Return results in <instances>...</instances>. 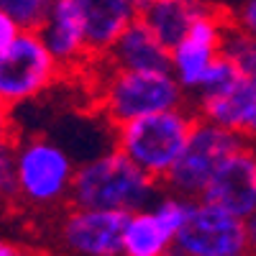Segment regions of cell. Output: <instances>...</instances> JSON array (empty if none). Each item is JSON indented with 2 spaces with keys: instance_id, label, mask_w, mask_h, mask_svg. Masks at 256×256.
Here are the masks:
<instances>
[{
  "instance_id": "2",
  "label": "cell",
  "mask_w": 256,
  "mask_h": 256,
  "mask_svg": "<svg viewBox=\"0 0 256 256\" xmlns=\"http://www.w3.org/2000/svg\"><path fill=\"white\" fill-rule=\"evenodd\" d=\"M195 123L198 113L184 105L146 116L116 128V148H120L146 174L164 182L172 166L180 162Z\"/></svg>"
},
{
  "instance_id": "15",
  "label": "cell",
  "mask_w": 256,
  "mask_h": 256,
  "mask_svg": "<svg viewBox=\"0 0 256 256\" xmlns=\"http://www.w3.org/2000/svg\"><path fill=\"white\" fill-rule=\"evenodd\" d=\"M210 8L205 0H152L138 18L166 49H174Z\"/></svg>"
},
{
  "instance_id": "7",
  "label": "cell",
  "mask_w": 256,
  "mask_h": 256,
  "mask_svg": "<svg viewBox=\"0 0 256 256\" xmlns=\"http://www.w3.org/2000/svg\"><path fill=\"white\" fill-rule=\"evenodd\" d=\"M248 251L246 220L208 200H195L174 238L172 256H236Z\"/></svg>"
},
{
  "instance_id": "23",
  "label": "cell",
  "mask_w": 256,
  "mask_h": 256,
  "mask_svg": "<svg viewBox=\"0 0 256 256\" xmlns=\"http://www.w3.org/2000/svg\"><path fill=\"white\" fill-rule=\"evenodd\" d=\"M20 34H24V28H20L8 13L0 10V54H6V52L16 44V38H18Z\"/></svg>"
},
{
  "instance_id": "14",
  "label": "cell",
  "mask_w": 256,
  "mask_h": 256,
  "mask_svg": "<svg viewBox=\"0 0 256 256\" xmlns=\"http://www.w3.org/2000/svg\"><path fill=\"white\" fill-rule=\"evenodd\" d=\"M195 113L202 120L218 123L246 136L248 141H256V84L246 77L228 95H216V98L198 95Z\"/></svg>"
},
{
  "instance_id": "5",
  "label": "cell",
  "mask_w": 256,
  "mask_h": 256,
  "mask_svg": "<svg viewBox=\"0 0 256 256\" xmlns=\"http://www.w3.org/2000/svg\"><path fill=\"white\" fill-rule=\"evenodd\" d=\"M77 166L64 148L49 138H28L18 146L20 198L31 205H59L70 200Z\"/></svg>"
},
{
  "instance_id": "28",
  "label": "cell",
  "mask_w": 256,
  "mask_h": 256,
  "mask_svg": "<svg viewBox=\"0 0 256 256\" xmlns=\"http://www.w3.org/2000/svg\"><path fill=\"white\" fill-rule=\"evenodd\" d=\"M236 256H256V254H251V251H244V254H236Z\"/></svg>"
},
{
  "instance_id": "3",
  "label": "cell",
  "mask_w": 256,
  "mask_h": 256,
  "mask_svg": "<svg viewBox=\"0 0 256 256\" xmlns=\"http://www.w3.org/2000/svg\"><path fill=\"white\" fill-rule=\"evenodd\" d=\"M100 105L108 120L118 128L154 113L184 105V88L172 72H128L110 70L102 80Z\"/></svg>"
},
{
  "instance_id": "21",
  "label": "cell",
  "mask_w": 256,
  "mask_h": 256,
  "mask_svg": "<svg viewBox=\"0 0 256 256\" xmlns=\"http://www.w3.org/2000/svg\"><path fill=\"white\" fill-rule=\"evenodd\" d=\"M0 198L16 200L20 198V184H18V146L10 141L0 144Z\"/></svg>"
},
{
  "instance_id": "17",
  "label": "cell",
  "mask_w": 256,
  "mask_h": 256,
  "mask_svg": "<svg viewBox=\"0 0 256 256\" xmlns=\"http://www.w3.org/2000/svg\"><path fill=\"white\" fill-rule=\"evenodd\" d=\"M246 80V74L241 72V67L230 56L220 54L216 62L210 64V70L200 84L198 95L200 98H216V95H228L238 88V84Z\"/></svg>"
},
{
  "instance_id": "22",
  "label": "cell",
  "mask_w": 256,
  "mask_h": 256,
  "mask_svg": "<svg viewBox=\"0 0 256 256\" xmlns=\"http://www.w3.org/2000/svg\"><path fill=\"white\" fill-rule=\"evenodd\" d=\"M230 24L248 36H256V0H246V3L230 16Z\"/></svg>"
},
{
  "instance_id": "8",
  "label": "cell",
  "mask_w": 256,
  "mask_h": 256,
  "mask_svg": "<svg viewBox=\"0 0 256 256\" xmlns=\"http://www.w3.org/2000/svg\"><path fill=\"white\" fill-rule=\"evenodd\" d=\"M230 28V16L210 8L190 34L172 49V74L184 88V92H198L210 70V64L223 54V41Z\"/></svg>"
},
{
  "instance_id": "9",
  "label": "cell",
  "mask_w": 256,
  "mask_h": 256,
  "mask_svg": "<svg viewBox=\"0 0 256 256\" xmlns=\"http://www.w3.org/2000/svg\"><path fill=\"white\" fill-rule=\"evenodd\" d=\"M131 212L74 208L62 223V244L74 256H120Z\"/></svg>"
},
{
  "instance_id": "18",
  "label": "cell",
  "mask_w": 256,
  "mask_h": 256,
  "mask_svg": "<svg viewBox=\"0 0 256 256\" xmlns=\"http://www.w3.org/2000/svg\"><path fill=\"white\" fill-rule=\"evenodd\" d=\"M223 54L236 62L241 72L256 84V36H248L230 24L223 41Z\"/></svg>"
},
{
  "instance_id": "19",
  "label": "cell",
  "mask_w": 256,
  "mask_h": 256,
  "mask_svg": "<svg viewBox=\"0 0 256 256\" xmlns=\"http://www.w3.org/2000/svg\"><path fill=\"white\" fill-rule=\"evenodd\" d=\"M49 8V0H0V10L8 13L24 31H38Z\"/></svg>"
},
{
  "instance_id": "16",
  "label": "cell",
  "mask_w": 256,
  "mask_h": 256,
  "mask_svg": "<svg viewBox=\"0 0 256 256\" xmlns=\"http://www.w3.org/2000/svg\"><path fill=\"white\" fill-rule=\"evenodd\" d=\"M174 238L156 220L154 210H138L128 216L123 230V256H172Z\"/></svg>"
},
{
  "instance_id": "1",
  "label": "cell",
  "mask_w": 256,
  "mask_h": 256,
  "mask_svg": "<svg viewBox=\"0 0 256 256\" xmlns=\"http://www.w3.org/2000/svg\"><path fill=\"white\" fill-rule=\"evenodd\" d=\"M159 184L120 148H113L77 166L70 200L74 208L138 212L159 198Z\"/></svg>"
},
{
  "instance_id": "13",
  "label": "cell",
  "mask_w": 256,
  "mask_h": 256,
  "mask_svg": "<svg viewBox=\"0 0 256 256\" xmlns=\"http://www.w3.org/2000/svg\"><path fill=\"white\" fill-rule=\"evenodd\" d=\"M41 41L46 44L52 56L62 64V70H70L82 59H88V38H84V26L74 0H59L52 3L46 20L38 28Z\"/></svg>"
},
{
  "instance_id": "6",
  "label": "cell",
  "mask_w": 256,
  "mask_h": 256,
  "mask_svg": "<svg viewBox=\"0 0 256 256\" xmlns=\"http://www.w3.org/2000/svg\"><path fill=\"white\" fill-rule=\"evenodd\" d=\"M62 74V64L52 56L38 31H24L16 44L0 54V100L20 105L38 98Z\"/></svg>"
},
{
  "instance_id": "11",
  "label": "cell",
  "mask_w": 256,
  "mask_h": 256,
  "mask_svg": "<svg viewBox=\"0 0 256 256\" xmlns=\"http://www.w3.org/2000/svg\"><path fill=\"white\" fill-rule=\"evenodd\" d=\"M110 70H128V72H172V49H166L162 41L146 28L141 18L128 26L118 41L100 56Z\"/></svg>"
},
{
  "instance_id": "26",
  "label": "cell",
  "mask_w": 256,
  "mask_h": 256,
  "mask_svg": "<svg viewBox=\"0 0 256 256\" xmlns=\"http://www.w3.org/2000/svg\"><path fill=\"white\" fill-rule=\"evenodd\" d=\"M246 233H248V251L256 254V212L246 218Z\"/></svg>"
},
{
  "instance_id": "25",
  "label": "cell",
  "mask_w": 256,
  "mask_h": 256,
  "mask_svg": "<svg viewBox=\"0 0 256 256\" xmlns=\"http://www.w3.org/2000/svg\"><path fill=\"white\" fill-rule=\"evenodd\" d=\"M0 256H34V254H28L26 248H20L10 241H0Z\"/></svg>"
},
{
  "instance_id": "29",
  "label": "cell",
  "mask_w": 256,
  "mask_h": 256,
  "mask_svg": "<svg viewBox=\"0 0 256 256\" xmlns=\"http://www.w3.org/2000/svg\"><path fill=\"white\" fill-rule=\"evenodd\" d=\"M49 3H59V0H49Z\"/></svg>"
},
{
  "instance_id": "12",
  "label": "cell",
  "mask_w": 256,
  "mask_h": 256,
  "mask_svg": "<svg viewBox=\"0 0 256 256\" xmlns=\"http://www.w3.org/2000/svg\"><path fill=\"white\" fill-rule=\"evenodd\" d=\"M80 10L90 56H102L118 36L138 18L134 0H74Z\"/></svg>"
},
{
  "instance_id": "10",
  "label": "cell",
  "mask_w": 256,
  "mask_h": 256,
  "mask_svg": "<svg viewBox=\"0 0 256 256\" xmlns=\"http://www.w3.org/2000/svg\"><path fill=\"white\" fill-rule=\"evenodd\" d=\"M200 200L220 205L244 220L251 218L256 212V148L246 146L233 154L210 180Z\"/></svg>"
},
{
  "instance_id": "20",
  "label": "cell",
  "mask_w": 256,
  "mask_h": 256,
  "mask_svg": "<svg viewBox=\"0 0 256 256\" xmlns=\"http://www.w3.org/2000/svg\"><path fill=\"white\" fill-rule=\"evenodd\" d=\"M192 205H195V200H190V198L169 195V198H162V200L156 202L154 216H156V220L164 226V230L169 233V236L177 238V233L182 230V226H184L187 218H190Z\"/></svg>"
},
{
  "instance_id": "27",
  "label": "cell",
  "mask_w": 256,
  "mask_h": 256,
  "mask_svg": "<svg viewBox=\"0 0 256 256\" xmlns=\"http://www.w3.org/2000/svg\"><path fill=\"white\" fill-rule=\"evenodd\" d=\"M148 3H152V0H134V6L138 8V13H141V10H144V8H146Z\"/></svg>"
},
{
  "instance_id": "24",
  "label": "cell",
  "mask_w": 256,
  "mask_h": 256,
  "mask_svg": "<svg viewBox=\"0 0 256 256\" xmlns=\"http://www.w3.org/2000/svg\"><path fill=\"white\" fill-rule=\"evenodd\" d=\"M10 141V105L0 100V144Z\"/></svg>"
},
{
  "instance_id": "4",
  "label": "cell",
  "mask_w": 256,
  "mask_h": 256,
  "mask_svg": "<svg viewBox=\"0 0 256 256\" xmlns=\"http://www.w3.org/2000/svg\"><path fill=\"white\" fill-rule=\"evenodd\" d=\"M246 146H248L246 136L230 131V128H223L218 123L198 118L180 162L166 174L164 184L174 195L200 200L202 192L210 184V180L218 174V169Z\"/></svg>"
}]
</instances>
